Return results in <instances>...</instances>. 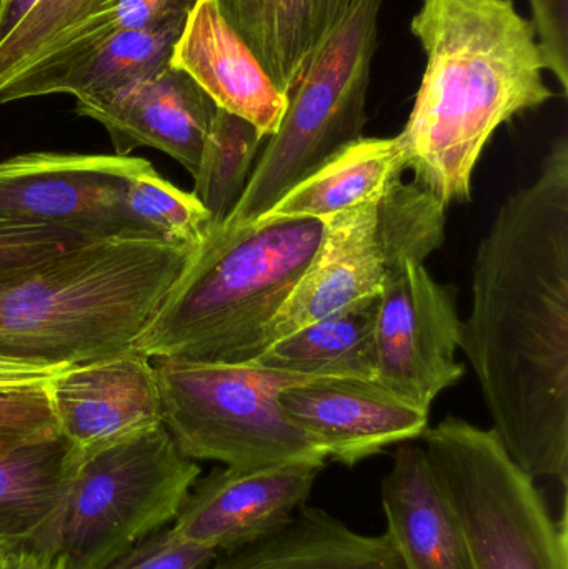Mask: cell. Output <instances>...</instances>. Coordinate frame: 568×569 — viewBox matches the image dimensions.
I'll use <instances>...</instances> for the list:
<instances>
[{"label":"cell","mask_w":568,"mask_h":569,"mask_svg":"<svg viewBox=\"0 0 568 569\" xmlns=\"http://www.w3.org/2000/svg\"><path fill=\"white\" fill-rule=\"evenodd\" d=\"M410 32L426 70L399 137L407 170L449 209L469 202L496 130L554 92L532 20L512 0H422Z\"/></svg>","instance_id":"7a4b0ae2"},{"label":"cell","mask_w":568,"mask_h":569,"mask_svg":"<svg viewBox=\"0 0 568 569\" xmlns=\"http://www.w3.org/2000/svg\"><path fill=\"white\" fill-rule=\"evenodd\" d=\"M207 569H403L386 533H357L322 508L302 505L269 537L230 553Z\"/></svg>","instance_id":"d6986e66"},{"label":"cell","mask_w":568,"mask_h":569,"mask_svg":"<svg viewBox=\"0 0 568 569\" xmlns=\"http://www.w3.org/2000/svg\"><path fill=\"white\" fill-rule=\"evenodd\" d=\"M379 295L336 311L267 347L252 363L312 378L376 380Z\"/></svg>","instance_id":"44dd1931"},{"label":"cell","mask_w":568,"mask_h":569,"mask_svg":"<svg viewBox=\"0 0 568 569\" xmlns=\"http://www.w3.org/2000/svg\"><path fill=\"white\" fill-rule=\"evenodd\" d=\"M63 368L67 367H46V365L0 358V391L39 387L56 377Z\"/></svg>","instance_id":"4dcf8cb0"},{"label":"cell","mask_w":568,"mask_h":569,"mask_svg":"<svg viewBox=\"0 0 568 569\" xmlns=\"http://www.w3.org/2000/svg\"><path fill=\"white\" fill-rule=\"evenodd\" d=\"M13 550V547H9V545H6V543H0V561L3 560V558L7 557V553H9V551H12Z\"/></svg>","instance_id":"e575fe53"},{"label":"cell","mask_w":568,"mask_h":569,"mask_svg":"<svg viewBox=\"0 0 568 569\" xmlns=\"http://www.w3.org/2000/svg\"><path fill=\"white\" fill-rule=\"evenodd\" d=\"M79 451L62 435L0 455V543L59 551Z\"/></svg>","instance_id":"ac0fdd59"},{"label":"cell","mask_w":568,"mask_h":569,"mask_svg":"<svg viewBox=\"0 0 568 569\" xmlns=\"http://www.w3.org/2000/svg\"><path fill=\"white\" fill-rule=\"evenodd\" d=\"M219 553L162 528L133 545L103 569H207Z\"/></svg>","instance_id":"f1b7e54d"},{"label":"cell","mask_w":568,"mask_h":569,"mask_svg":"<svg viewBox=\"0 0 568 569\" xmlns=\"http://www.w3.org/2000/svg\"><path fill=\"white\" fill-rule=\"evenodd\" d=\"M534 29L546 69L556 76L564 96L568 92V0H529Z\"/></svg>","instance_id":"f546056e"},{"label":"cell","mask_w":568,"mask_h":569,"mask_svg":"<svg viewBox=\"0 0 568 569\" xmlns=\"http://www.w3.org/2000/svg\"><path fill=\"white\" fill-rule=\"evenodd\" d=\"M279 405L329 460L346 467H356L392 445L422 438L429 428V411L390 393L376 380L316 378L286 388Z\"/></svg>","instance_id":"5bb4252c"},{"label":"cell","mask_w":568,"mask_h":569,"mask_svg":"<svg viewBox=\"0 0 568 569\" xmlns=\"http://www.w3.org/2000/svg\"><path fill=\"white\" fill-rule=\"evenodd\" d=\"M406 172V149L399 136L360 137L293 186L256 222L279 219L326 222L382 196Z\"/></svg>","instance_id":"ffe728a7"},{"label":"cell","mask_w":568,"mask_h":569,"mask_svg":"<svg viewBox=\"0 0 568 569\" xmlns=\"http://www.w3.org/2000/svg\"><path fill=\"white\" fill-rule=\"evenodd\" d=\"M0 569H66V560L59 551L19 547L0 561Z\"/></svg>","instance_id":"1f68e13d"},{"label":"cell","mask_w":568,"mask_h":569,"mask_svg":"<svg viewBox=\"0 0 568 569\" xmlns=\"http://www.w3.org/2000/svg\"><path fill=\"white\" fill-rule=\"evenodd\" d=\"M86 242L92 239L56 227L0 222V276Z\"/></svg>","instance_id":"83f0119b"},{"label":"cell","mask_w":568,"mask_h":569,"mask_svg":"<svg viewBox=\"0 0 568 569\" xmlns=\"http://www.w3.org/2000/svg\"><path fill=\"white\" fill-rule=\"evenodd\" d=\"M183 22L160 30L113 32L69 66L40 80L29 99L70 93L76 103H90L152 79L170 66Z\"/></svg>","instance_id":"7402d4cb"},{"label":"cell","mask_w":568,"mask_h":569,"mask_svg":"<svg viewBox=\"0 0 568 569\" xmlns=\"http://www.w3.org/2000/svg\"><path fill=\"white\" fill-rule=\"evenodd\" d=\"M390 543L403 569H470L466 540L426 450L400 443L380 485Z\"/></svg>","instance_id":"e0dca14e"},{"label":"cell","mask_w":568,"mask_h":569,"mask_svg":"<svg viewBox=\"0 0 568 569\" xmlns=\"http://www.w3.org/2000/svg\"><path fill=\"white\" fill-rule=\"evenodd\" d=\"M170 66L192 77L219 109L242 117L266 139L279 129L287 96L223 19L216 0H193Z\"/></svg>","instance_id":"2e32d148"},{"label":"cell","mask_w":568,"mask_h":569,"mask_svg":"<svg viewBox=\"0 0 568 569\" xmlns=\"http://www.w3.org/2000/svg\"><path fill=\"white\" fill-rule=\"evenodd\" d=\"M263 139L242 117L217 109L192 176V193L209 212L213 229L232 213L243 196Z\"/></svg>","instance_id":"cb8c5ba5"},{"label":"cell","mask_w":568,"mask_h":569,"mask_svg":"<svg viewBox=\"0 0 568 569\" xmlns=\"http://www.w3.org/2000/svg\"><path fill=\"white\" fill-rule=\"evenodd\" d=\"M460 323L452 291L432 279L426 263H403L387 279L377 303V383L429 411L466 375L456 360Z\"/></svg>","instance_id":"8fae6325"},{"label":"cell","mask_w":568,"mask_h":569,"mask_svg":"<svg viewBox=\"0 0 568 569\" xmlns=\"http://www.w3.org/2000/svg\"><path fill=\"white\" fill-rule=\"evenodd\" d=\"M59 433L80 458L163 427L152 360L140 351L72 365L47 383Z\"/></svg>","instance_id":"7c38bea8"},{"label":"cell","mask_w":568,"mask_h":569,"mask_svg":"<svg viewBox=\"0 0 568 569\" xmlns=\"http://www.w3.org/2000/svg\"><path fill=\"white\" fill-rule=\"evenodd\" d=\"M166 427L80 461L59 531L66 569H103L173 523L200 478Z\"/></svg>","instance_id":"9c48e42d"},{"label":"cell","mask_w":568,"mask_h":569,"mask_svg":"<svg viewBox=\"0 0 568 569\" xmlns=\"http://www.w3.org/2000/svg\"><path fill=\"white\" fill-rule=\"evenodd\" d=\"M220 13L289 92L313 49L312 0H216Z\"/></svg>","instance_id":"603a6c76"},{"label":"cell","mask_w":568,"mask_h":569,"mask_svg":"<svg viewBox=\"0 0 568 569\" xmlns=\"http://www.w3.org/2000/svg\"><path fill=\"white\" fill-rule=\"evenodd\" d=\"M162 421L180 453L230 468L307 463L327 458L283 413L279 395L316 380L252 363L156 360Z\"/></svg>","instance_id":"52a82bcc"},{"label":"cell","mask_w":568,"mask_h":569,"mask_svg":"<svg viewBox=\"0 0 568 569\" xmlns=\"http://www.w3.org/2000/svg\"><path fill=\"white\" fill-rule=\"evenodd\" d=\"M422 440L462 530L470 569H568L566 501L556 520L536 480L514 463L494 430L447 417Z\"/></svg>","instance_id":"8992f818"},{"label":"cell","mask_w":568,"mask_h":569,"mask_svg":"<svg viewBox=\"0 0 568 569\" xmlns=\"http://www.w3.org/2000/svg\"><path fill=\"white\" fill-rule=\"evenodd\" d=\"M150 167L130 156L12 157L0 162V222L56 227L92 240L142 237L127 217L123 193Z\"/></svg>","instance_id":"30bf717a"},{"label":"cell","mask_w":568,"mask_h":569,"mask_svg":"<svg viewBox=\"0 0 568 569\" xmlns=\"http://www.w3.org/2000/svg\"><path fill=\"white\" fill-rule=\"evenodd\" d=\"M382 6L383 0H352L313 47L287 92L279 129L269 137L236 209L219 227L252 226L333 153L363 137Z\"/></svg>","instance_id":"5b68a950"},{"label":"cell","mask_w":568,"mask_h":569,"mask_svg":"<svg viewBox=\"0 0 568 569\" xmlns=\"http://www.w3.org/2000/svg\"><path fill=\"white\" fill-rule=\"evenodd\" d=\"M352 0H312L313 47L333 29Z\"/></svg>","instance_id":"d6a6232c"},{"label":"cell","mask_w":568,"mask_h":569,"mask_svg":"<svg viewBox=\"0 0 568 569\" xmlns=\"http://www.w3.org/2000/svg\"><path fill=\"white\" fill-rule=\"evenodd\" d=\"M113 0H40L0 46V90L62 49L72 33Z\"/></svg>","instance_id":"484cf974"},{"label":"cell","mask_w":568,"mask_h":569,"mask_svg":"<svg viewBox=\"0 0 568 569\" xmlns=\"http://www.w3.org/2000/svg\"><path fill=\"white\" fill-rule=\"evenodd\" d=\"M39 2L40 0H0V46L12 36L13 30Z\"/></svg>","instance_id":"836d02e7"},{"label":"cell","mask_w":568,"mask_h":569,"mask_svg":"<svg viewBox=\"0 0 568 569\" xmlns=\"http://www.w3.org/2000/svg\"><path fill=\"white\" fill-rule=\"evenodd\" d=\"M459 348L514 463L567 490V136L552 143L539 177L504 202L477 247Z\"/></svg>","instance_id":"6da1fadb"},{"label":"cell","mask_w":568,"mask_h":569,"mask_svg":"<svg viewBox=\"0 0 568 569\" xmlns=\"http://www.w3.org/2000/svg\"><path fill=\"white\" fill-rule=\"evenodd\" d=\"M197 249L92 240L0 276V358L72 367L129 350Z\"/></svg>","instance_id":"3957f363"},{"label":"cell","mask_w":568,"mask_h":569,"mask_svg":"<svg viewBox=\"0 0 568 569\" xmlns=\"http://www.w3.org/2000/svg\"><path fill=\"white\" fill-rule=\"evenodd\" d=\"M322 467L307 463L216 468L193 483L172 530L230 553L269 537L307 503Z\"/></svg>","instance_id":"4fadbf2b"},{"label":"cell","mask_w":568,"mask_h":569,"mask_svg":"<svg viewBox=\"0 0 568 569\" xmlns=\"http://www.w3.org/2000/svg\"><path fill=\"white\" fill-rule=\"evenodd\" d=\"M217 109L192 77L172 66L109 99L76 103L79 116L107 130L116 156L152 147L177 160L190 176L199 166Z\"/></svg>","instance_id":"9a60e30c"},{"label":"cell","mask_w":568,"mask_h":569,"mask_svg":"<svg viewBox=\"0 0 568 569\" xmlns=\"http://www.w3.org/2000/svg\"><path fill=\"white\" fill-rule=\"evenodd\" d=\"M323 222L279 219L217 227L133 341L150 360L249 363L309 269Z\"/></svg>","instance_id":"277c9868"},{"label":"cell","mask_w":568,"mask_h":569,"mask_svg":"<svg viewBox=\"0 0 568 569\" xmlns=\"http://www.w3.org/2000/svg\"><path fill=\"white\" fill-rule=\"evenodd\" d=\"M446 212L426 186L397 177L382 196L326 220L319 250L267 327L260 353L306 325L377 297L403 263H426L446 242Z\"/></svg>","instance_id":"ba28073f"},{"label":"cell","mask_w":568,"mask_h":569,"mask_svg":"<svg viewBox=\"0 0 568 569\" xmlns=\"http://www.w3.org/2000/svg\"><path fill=\"white\" fill-rule=\"evenodd\" d=\"M123 206L137 233L172 246L199 249L213 229L196 196L167 182L153 167L127 182Z\"/></svg>","instance_id":"d4e9b609"},{"label":"cell","mask_w":568,"mask_h":569,"mask_svg":"<svg viewBox=\"0 0 568 569\" xmlns=\"http://www.w3.org/2000/svg\"><path fill=\"white\" fill-rule=\"evenodd\" d=\"M47 383L0 391V455L59 433Z\"/></svg>","instance_id":"4316f807"}]
</instances>
